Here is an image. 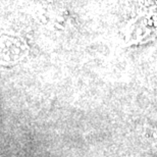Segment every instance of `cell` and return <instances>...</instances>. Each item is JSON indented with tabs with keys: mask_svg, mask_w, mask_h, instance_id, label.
I'll return each instance as SVG.
<instances>
[{
	"mask_svg": "<svg viewBox=\"0 0 157 157\" xmlns=\"http://www.w3.org/2000/svg\"><path fill=\"white\" fill-rule=\"evenodd\" d=\"M143 145L150 152L157 153V124H143L139 131Z\"/></svg>",
	"mask_w": 157,
	"mask_h": 157,
	"instance_id": "cell-1",
	"label": "cell"
}]
</instances>
